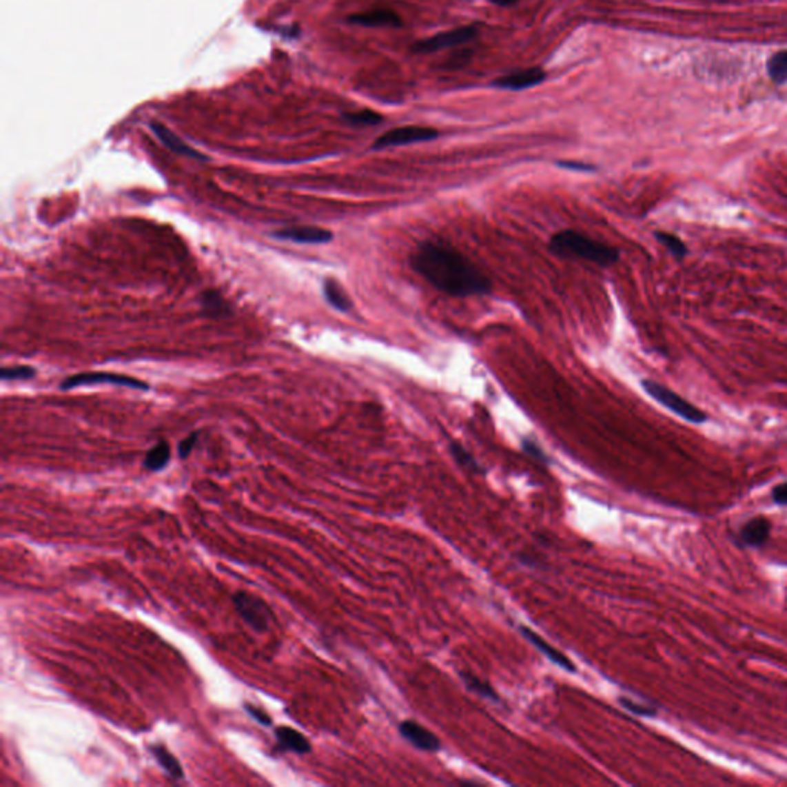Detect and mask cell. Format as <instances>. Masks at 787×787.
I'll use <instances>...</instances> for the list:
<instances>
[{
    "instance_id": "83f0119b",
    "label": "cell",
    "mask_w": 787,
    "mask_h": 787,
    "mask_svg": "<svg viewBox=\"0 0 787 787\" xmlns=\"http://www.w3.org/2000/svg\"><path fill=\"white\" fill-rule=\"evenodd\" d=\"M245 711L248 712L249 715H251L252 718H254L256 722H258L260 724H263V726H269V724L272 723V718H271V717L266 715V713H265L263 711H260V709L254 708V706H251V704H246V706H245Z\"/></svg>"
},
{
    "instance_id": "6da1fadb",
    "label": "cell",
    "mask_w": 787,
    "mask_h": 787,
    "mask_svg": "<svg viewBox=\"0 0 787 787\" xmlns=\"http://www.w3.org/2000/svg\"><path fill=\"white\" fill-rule=\"evenodd\" d=\"M412 268L437 289L453 297L488 294L492 285L458 251L438 243H422L411 257Z\"/></svg>"
},
{
    "instance_id": "d6986e66",
    "label": "cell",
    "mask_w": 787,
    "mask_h": 787,
    "mask_svg": "<svg viewBox=\"0 0 787 787\" xmlns=\"http://www.w3.org/2000/svg\"><path fill=\"white\" fill-rule=\"evenodd\" d=\"M170 457H171V451H170L168 443L160 442L148 453H146L145 468L150 469V471L163 469L165 466L168 464Z\"/></svg>"
},
{
    "instance_id": "7402d4cb",
    "label": "cell",
    "mask_w": 787,
    "mask_h": 787,
    "mask_svg": "<svg viewBox=\"0 0 787 787\" xmlns=\"http://www.w3.org/2000/svg\"><path fill=\"white\" fill-rule=\"evenodd\" d=\"M655 236L658 242L664 245L677 258H683L688 254V248H686V245L677 236H672L669 232H657Z\"/></svg>"
},
{
    "instance_id": "3957f363",
    "label": "cell",
    "mask_w": 787,
    "mask_h": 787,
    "mask_svg": "<svg viewBox=\"0 0 787 787\" xmlns=\"http://www.w3.org/2000/svg\"><path fill=\"white\" fill-rule=\"evenodd\" d=\"M642 386L643 389L648 392L652 398H655L660 405H663L664 408H668L669 411L677 413V416H679L682 418L697 425L706 422V413L702 409H698L697 406L689 403L688 400L669 389L668 386L660 385L657 382H653V380H643Z\"/></svg>"
},
{
    "instance_id": "30bf717a",
    "label": "cell",
    "mask_w": 787,
    "mask_h": 787,
    "mask_svg": "<svg viewBox=\"0 0 787 787\" xmlns=\"http://www.w3.org/2000/svg\"><path fill=\"white\" fill-rule=\"evenodd\" d=\"M544 79H546V74H544L543 70L526 68V70L511 72V74H506L503 77H498L493 83H495L497 88L520 91V90H526V88H531V86H535L538 83H542Z\"/></svg>"
},
{
    "instance_id": "44dd1931",
    "label": "cell",
    "mask_w": 787,
    "mask_h": 787,
    "mask_svg": "<svg viewBox=\"0 0 787 787\" xmlns=\"http://www.w3.org/2000/svg\"><path fill=\"white\" fill-rule=\"evenodd\" d=\"M769 76L777 83L787 82V50L773 54L768 62Z\"/></svg>"
},
{
    "instance_id": "5b68a950",
    "label": "cell",
    "mask_w": 787,
    "mask_h": 787,
    "mask_svg": "<svg viewBox=\"0 0 787 787\" xmlns=\"http://www.w3.org/2000/svg\"><path fill=\"white\" fill-rule=\"evenodd\" d=\"M234 606L243 622L256 632H266L269 628V609L266 604L254 595L246 592H237L234 595Z\"/></svg>"
},
{
    "instance_id": "8fae6325",
    "label": "cell",
    "mask_w": 787,
    "mask_h": 787,
    "mask_svg": "<svg viewBox=\"0 0 787 787\" xmlns=\"http://www.w3.org/2000/svg\"><path fill=\"white\" fill-rule=\"evenodd\" d=\"M276 237L283 240H291L296 243H309L320 245L328 243L332 240V232L317 226H297V228H288L276 232Z\"/></svg>"
},
{
    "instance_id": "cb8c5ba5",
    "label": "cell",
    "mask_w": 787,
    "mask_h": 787,
    "mask_svg": "<svg viewBox=\"0 0 787 787\" xmlns=\"http://www.w3.org/2000/svg\"><path fill=\"white\" fill-rule=\"evenodd\" d=\"M2 380H28L34 377V369L28 366H14V368H3L0 372Z\"/></svg>"
},
{
    "instance_id": "e0dca14e",
    "label": "cell",
    "mask_w": 787,
    "mask_h": 787,
    "mask_svg": "<svg viewBox=\"0 0 787 787\" xmlns=\"http://www.w3.org/2000/svg\"><path fill=\"white\" fill-rule=\"evenodd\" d=\"M323 292H325V297L329 302V305L334 306L336 309L342 311V312H348L351 309V300L348 298V296L345 294L342 286H340L337 282H334L332 278L325 280Z\"/></svg>"
},
{
    "instance_id": "277c9868",
    "label": "cell",
    "mask_w": 787,
    "mask_h": 787,
    "mask_svg": "<svg viewBox=\"0 0 787 787\" xmlns=\"http://www.w3.org/2000/svg\"><path fill=\"white\" fill-rule=\"evenodd\" d=\"M438 137V131L428 126H400V128H394L391 131H386L385 134L380 136L372 148L374 150H385L392 148V146H403L418 142H429Z\"/></svg>"
},
{
    "instance_id": "2e32d148",
    "label": "cell",
    "mask_w": 787,
    "mask_h": 787,
    "mask_svg": "<svg viewBox=\"0 0 787 787\" xmlns=\"http://www.w3.org/2000/svg\"><path fill=\"white\" fill-rule=\"evenodd\" d=\"M460 678H462V682L464 683L466 688L476 693V695L482 697L484 699H489L492 703H500V695L488 682H483V679H480L477 675H473V673L469 672H462L460 673Z\"/></svg>"
},
{
    "instance_id": "1f68e13d",
    "label": "cell",
    "mask_w": 787,
    "mask_h": 787,
    "mask_svg": "<svg viewBox=\"0 0 787 787\" xmlns=\"http://www.w3.org/2000/svg\"><path fill=\"white\" fill-rule=\"evenodd\" d=\"M493 5H498V6H509L512 3H515L517 0H489Z\"/></svg>"
},
{
    "instance_id": "9c48e42d",
    "label": "cell",
    "mask_w": 787,
    "mask_h": 787,
    "mask_svg": "<svg viewBox=\"0 0 787 787\" xmlns=\"http://www.w3.org/2000/svg\"><path fill=\"white\" fill-rule=\"evenodd\" d=\"M520 632H522V635L528 640V642L533 646V648H537L540 652L543 653L544 657H548L553 664H557L558 668H562L568 672H575L577 668L575 664H573L571 660L564 655L562 651H558L557 648H553V646L548 642V640H544L542 635H538L535 631H532L528 626H520Z\"/></svg>"
},
{
    "instance_id": "484cf974",
    "label": "cell",
    "mask_w": 787,
    "mask_h": 787,
    "mask_svg": "<svg viewBox=\"0 0 787 787\" xmlns=\"http://www.w3.org/2000/svg\"><path fill=\"white\" fill-rule=\"evenodd\" d=\"M522 446H523V449L526 453H528V456L533 457L535 460H540V462H543V463H548L549 458L546 457V453L543 452V449L540 448L535 442H532V440L526 438V440H523Z\"/></svg>"
},
{
    "instance_id": "8992f818",
    "label": "cell",
    "mask_w": 787,
    "mask_h": 787,
    "mask_svg": "<svg viewBox=\"0 0 787 787\" xmlns=\"http://www.w3.org/2000/svg\"><path fill=\"white\" fill-rule=\"evenodd\" d=\"M99 383L126 386V388H132V389H143V391L148 389V385L140 382L137 378L120 374H111V372H83V374H77L63 380V382L60 383V388L66 391V389L79 388V386H92Z\"/></svg>"
},
{
    "instance_id": "f1b7e54d",
    "label": "cell",
    "mask_w": 787,
    "mask_h": 787,
    "mask_svg": "<svg viewBox=\"0 0 787 787\" xmlns=\"http://www.w3.org/2000/svg\"><path fill=\"white\" fill-rule=\"evenodd\" d=\"M196 440H197V433H191L188 438H185L182 443L178 446V456L182 458H186L191 453L192 448H194L196 444Z\"/></svg>"
},
{
    "instance_id": "d4e9b609",
    "label": "cell",
    "mask_w": 787,
    "mask_h": 787,
    "mask_svg": "<svg viewBox=\"0 0 787 787\" xmlns=\"http://www.w3.org/2000/svg\"><path fill=\"white\" fill-rule=\"evenodd\" d=\"M620 704L623 706L624 709H628L629 712L635 713V715H642V717H653L655 715V709L651 708V706H646V704H640L637 702H633L631 698H626L622 697L620 698Z\"/></svg>"
},
{
    "instance_id": "4fadbf2b",
    "label": "cell",
    "mask_w": 787,
    "mask_h": 787,
    "mask_svg": "<svg viewBox=\"0 0 787 787\" xmlns=\"http://www.w3.org/2000/svg\"><path fill=\"white\" fill-rule=\"evenodd\" d=\"M151 130L154 131V134L159 137L160 142H162L166 148H170L171 151L177 152V154H182L186 157H192V159H206L205 156L200 154L196 150H192L190 145H186L182 139H180L177 134H174L171 130L166 128L165 125L162 123H157L154 122L151 125Z\"/></svg>"
},
{
    "instance_id": "ba28073f",
    "label": "cell",
    "mask_w": 787,
    "mask_h": 787,
    "mask_svg": "<svg viewBox=\"0 0 787 787\" xmlns=\"http://www.w3.org/2000/svg\"><path fill=\"white\" fill-rule=\"evenodd\" d=\"M398 732L406 742L411 743L413 748H417L420 750L438 752L442 749V743H440L438 737L433 735V733L429 729H426L425 726L413 722V719H405V722L400 723Z\"/></svg>"
},
{
    "instance_id": "ac0fdd59",
    "label": "cell",
    "mask_w": 787,
    "mask_h": 787,
    "mask_svg": "<svg viewBox=\"0 0 787 787\" xmlns=\"http://www.w3.org/2000/svg\"><path fill=\"white\" fill-rule=\"evenodd\" d=\"M151 752H152V755L156 757L159 764L162 766L166 772H168L170 777H172L174 779L183 778L182 766L178 764L177 758L172 755V753H170L165 746H151Z\"/></svg>"
},
{
    "instance_id": "4dcf8cb0",
    "label": "cell",
    "mask_w": 787,
    "mask_h": 787,
    "mask_svg": "<svg viewBox=\"0 0 787 787\" xmlns=\"http://www.w3.org/2000/svg\"><path fill=\"white\" fill-rule=\"evenodd\" d=\"M558 166H562V168H566V170H573V171H592L593 170V166H591V165L577 163V162H558Z\"/></svg>"
},
{
    "instance_id": "5bb4252c",
    "label": "cell",
    "mask_w": 787,
    "mask_h": 787,
    "mask_svg": "<svg viewBox=\"0 0 787 787\" xmlns=\"http://www.w3.org/2000/svg\"><path fill=\"white\" fill-rule=\"evenodd\" d=\"M349 20L352 23L362 26H394V28L402 26V17L391 10H372L358 12V14L352 16Z\"/></svg>"
},
{
    "instance_id": "7c38bea8",
    "label": "cell",
    "mask_w": 787,
    "mask_h": 787,
    "mask_svg": "<svg viewBox=\"0 0 787 787\" xmlns=\"http://www.w3.org/2000/svg\"><path fill=\"white\" fill-rule=\"evenodd\" d=\"M770 529L772 524L768 518L755 517L749 520V522L743 526L742 532H739V538H742V542L744 544L757 548V546H762L768 542V538L770 535Z\"/></svg>"
},
{
    "instance_id": "4316f807",
    "label": "cell",
    "mask_w": 787,
    "mask_h": 787,
    "mask_svg": "<svg viewBox=\"0 0 787 787\" xmlns=\"http://www.w3.org/2000/svg\"><path fill=\"white\" fill-rule=\"evenodd\" d=\"M203 305L209 312H214V311L220 312V309H222V306H223V302H222V298H220V296L216 294V292H206L205 298H203Z\"/></svg>"
},
{
    "instance_id": "7a4b0ae2",
    "label": "cell",
    "mask_w": 787,
    "mask_h": 787,
    "mask_svg": "<svg viewBox=\"0 0 787 787\" xmlns=\"http://www.w3.org/2000/svg\"><path fill=\"white\" fill-rule=\"evenodd\" d=\"M549 248L560 257L583 258L600 266H609L620 258L618 249L571 229L552 236Z\"/></svg>"
},
{
    "instance_id": "ffe728a7",
    "label": "cell",
    "mask_w": 787,
    "mask_h": 787,
    "mask_svg": "<svg viewBox=\"0 0 787 787\" xmlns=\"http://www.w3.org/2000/svg\"><path fill=\"white\" fill-rule=\"evenodd\" d=\"M449 449H451V453H452L453 460H456V462H457L460 466H462V468L468 469V471H471V472H473V473H483V472H484L483 466L480 464V463L477 462V460H476V457H473L471 452L466 451L462 444L451 443Z\"/></svg>"
},
{
    "instance_id": "f546056e",
    "label": "cell",
    "mask_w": 787,
    "mask_h": 787,
    "mask_svg": "<svg viewBox=\"0 0 787 787\" xmlns=\"http://www.w3.org/2000/svg\"><path fill=\"white\" fill-rule=\"evenodd\" d=\"M772 498L775 503L787 506V483H781V484L775 486V488H773V491H772Z\"/></svg>"
},
{
    "instance_id": "52a82bcc",
    "label": "cell",
    "mask_w": 787,
    "mask_h": 787,
    "mask_svg": "<svg viewBox=\"0 0 787 787\" xmlns=\"http://www.w3.org/2000/svg\"><path fill=\"white\" fill-rule=\"evenodd\" d=\"M476 34H477V31H476V28H473V26H462V28L438 32V34L432 36L426 40H422V42L413 45V51L433 52V51H440V50H444V48H452V46L463 45L466 42H469V40L476 37Z\"/></svg>"
},
{
    "instance_id": "603a6c76",
    "label": "cell",
    "mask_w": 787,
    "mask_h": 787,
    "mask_svg": "<svg viewBox=\"0 0 787 787\" xmlns=\"http://www.w3.org/2000/svg\"><path fill=\"white\" fill-rule=\"evenodd\" d=\"M345 119L348 120L351 125H358V126H372V125H378L382 122L383 117L378 114L376 111H371V110H363V111H357V112H351V114H346Z\"/></svg>"
},
{
    "instance_id": "9a60e30c",
    "label": "cell",
    "mask_w": 787,
    "mask_h": 787,
    "mask_svg": "<svg viewBox=\"0 0 787 787\" xmlns=\"http://www.w3.org/2000/svg\"><path fill=\"white\" fill-rule=\"evenodd\" d=\"M276 738L283 750H291L296 753H308L311 752V743L302 735L298 730L288 728V726H282V728L276 729Z\"/></svg>"
}]
</instances>
